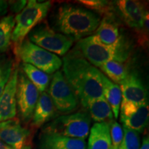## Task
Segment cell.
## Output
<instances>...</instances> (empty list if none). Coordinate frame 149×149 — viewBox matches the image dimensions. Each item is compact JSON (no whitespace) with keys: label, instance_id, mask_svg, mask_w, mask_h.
I'll use <instances>...</instances> for the list:
<instances>
[{"label":"cell","instance_id":"6da1fadb","mask_svg":"<svg viewBox=\"0 0 149 149\" xmlns=\"http://www.w3.org/2000/svg\"><path fill=\"white\" fill-rule=\"evenodd\" d=\"M72 50L63 58L64 76L81 104L104 97L103 73Z\"/></svg>","mask_w":149,"mask_h":149},{"label":"cell","instance_id":"7a4b0ae2","mask_svg":"<svg viewBox=\"0 0 149 149\" xmlns=\"http://www.w3.org/2000/svg\"><path fill=\"white\" fill-rule=\"evenodd\" d=\"M100 17L87 9L64 4L58 9L56 26L63 34L79 40L91 35L97 29Z\"/></svg>","mask_w":149,"mask_h":149},{"label":"cell","instance_id":"3957f363","mask_svg":"<svg viewBox=\"0 0 149 149\" xmlns=\"http://www.w3.org/2000/svg\"><path fill=\"white\" fill-rule=\"evenodd\" d=\"M76 49L87 61L94 66L99 67L109 61L124 63L130 55L127 43L121 37L116 43L107 45L102 43L95 35L81 39L77 42Z\"/></svg>","mask_w":149,"mask_h":149},{"label":"cell","instance_id":"277c9868","mask_svg":"<svg viewBox=\"0 0 149 149\" xmlns=\"http://www.w3.org/2000/svg\"><path fill=\"white\" fill-rule=\"evenodd\" d=\"M21 13L15 18V27L11 41L17 46L23 42L26 36L46 17L51 8V1L38 2L35 0L27 1Z\"/></svg>","mask_w":149,"mask_h":149},{"label":"cell","instance_id":"5b68a950","mask_svg":"<svg viewBox=\"0 0 149 149\" xmlns=\"http://www.w3.org/2000/svg\"><path fill=\"white\" fill-rule=\"evenodd\" d=\"M15 53L23 63L32 65L46 74L55 73L62 65V61L57 55L35 45L29 40H24L16 46Z\"/></svg>","mask_w":149,"mask_h":149},{"label":"cell","instance_id":"8992f818","mask_svg":"<svg viewBox=\"0 0 149 149\" xmlns=\"http://www.w3.org/2000/svg\"><path fill=\"white\" fill-rule=\"evenodd\" d=\"M91 122L88 112L79 111L58 117L46 126L44 132L85 140L90 132Z\"/></svg>","mask_w":149,"mask_h":149},{"label":"cell","instance_id":"52a82bcc","mask_svg":"<svg viewBox=\"0 0 149 149\" xmlns=\"http://www.w3.org/2000/svg\"><path fill=\"white\" fill-rule=\"evenodd\" d=\"M29 41L48 52L64 55L73 44L74 39L56 33L46 24H40L29 34Z\"/></svg>","mask_w":149,"mask_h":149},{"label":"cell","instance_id":"ba28073f","mask_svg":"<svg viewBox=\"0 0 149 149\" xmlns=\"http://www.w3.org/2000/svg\"><path fill=\"white\" fill-rule=\"evenodd\" d=\"M48 93L57 111L70 113L77 107V97L61 71L57 70L54 73Z\"/></svg>","mask_w":149,"mask_h":149},{"label":"cell","instance_id":"9c48e42d","mask_svg":"<svg viewBox=\"0 0 149 149\" xmlns=\"http://www.w3.org/2000/svg\"><path fill=\"white\" fill-rule=\"evenodd\" d=\"M39 91L23 72L18 73L16 101L22 120L29 122L32 119L39 99Z\"/></svg>","mask_w":149,"mask_h":149},{"label":"cell","instance_id":"30bf717a","mask_svg":"<svg viewBox=\"0 0 149 149\" xmlns=\"http://www.w3.org/2000/svg\"><path fill=\"white\" fill-rule=\"evenodd\" d=\"M120 120L123 126L138 133L144 131L148 123V104H137L122 100Z\"/></svg>","mask_w":149,"mask_h":149},{"label":"cell","instance_id":"8fae6325","mask_svg":"<svg viewBox=\"0 0 149 149\" xmlns=\"http://www.w3.org/2000/svg\"><path fill=\"white\" fill-rule=\"evenodd\" d=\"M0 140L14 149H31V132L17 119L0 122Z\"/></svg>","mask_w":149,"mask_h":149},{"label":"cell","instance_id":"7c38bea8","mask_svg":"<svg viewBox=\"0 0 149 149\" xmlns=\"http://www.w3.org/2000/svg\"><path fill=\"white\" fill-rule=\"evenodd\" d=\"M18 68L15 67L0 95V122L12 120L17 114L16 92Z\"/></svg>","mask_w":149,"mask_h":149},{"label":"cell","instance_id":"4fadbf2b","mask_svg":"<svg viewBox=\"0 0 149 149\" xmlns=\"http://www.w3.org/2000/svg\"><path fill=\"white\" fill-rule=\"evenodd\" d=\"M122 100L137 104L148 103L146 88L135 72H128V76L120 84Z\"/></svg>","mask_w":149,"mask_h":149},{"label":"cell","instance_id":"5bb4252c","mask_svg":"<svg viewBox=\"0 0 149 149\" xmlns=\"http://www.w3.org/2000/svg\"><path fill=\"white\" fill-rule=\"evenodd\" d=\"M117 6L124 22L128 26L142 31L144 20V7L140 2L132 0H120Z\"/></svg>","mask_w":149,"mask_h":149},{"label":"cell","instance_id":"9a60e30c","mask_svg":"<svg viewBox=\"0 0 149 149\" xmlns=\"http://www.w3.org/2000/svg\"><path fill=\"white\" fill-rule=\"evenodd\" d=\"M40 149H86V143L84 139L44 132L40 137Z\"/></svg>","mask_w":149,"mask_h":149},{"label":"cell","instance_id":"2e32d148","mask_svg":"<svg viewBox=\"0 0 149 149\" xmlns=\"http://www.w3.org/2000/svg\"><path fill=\"white\" fill-rule=\"evenodd\" d=\"M55 114L56 109L48 93H41L33 112L32 126L40 128L53 118Z\"/></svg>","mask_w":149,"mask_h":149},{"label":"cell","instance_id":"e0dca14e","mask_svg":"<svg viewBox=\"0 0 149 149\" xmlns=\"http://www.w3.org/2000/svg\"><path fill=\"white\" fill-rule=\"evenodd\" d=\"M81 105L88 110L91 118L96 123H111L113 121V112L104 97L88 100Z\"/></svg>","mask_w":149,"mask_h":149},{"label":"cell","instance_id":"ac0fdd59","mask_svg":"<svg viewBox=\"0 0 149 149\" xmlns=\"http://www.w3.org/2000/svg\"><path fill=\"white\" fill-rule=\"evenodd\" d=\"M89 133L87 149H111L110 123H95Z\"/></svg>","mask_w":149,"mask_h":149},{"label":"cell","instance_id":"d6986e66","mask_svg":"<svg viewBox=\"0 0 149 149\" xmlns=\"http://www.w3.org/2000/svg\"><path fill=\"white\" fill-rule=\"evenodd\" d=\"M95 31V36L98 40L107 45L115 44L121 37L118 26L110 18V16H107L100 22Z\"/></svg>","mask_w":149,"mask_h":149},{"label":"cell","instance_id":"ffe728a7","mask_svg":"<svg viewBox=\"0 0 149 149\" xmlns=\"http://www.w3.org/2000/svg\"><path fill=\"white\" fill-rule=\"evenodd\" d=\"M102 81L104 85V98L111 107L115 119H117L122 99L120 86L113 82L104 74H102Z\"/></svg>","mask_w":149,"mask_h":149},{"label":"cell","instance_id":"44dd1931","mask_svg":"<svg viewBox=\"0 0 149 149\" xmlns=\"http://www.w3.org/2000/svg\"><path fill=\"white\" fill-rule=\"evenodd\" d=\"M22 69L25 75L36 87L39 92L43 93L46 90L51 80L50 76L48 74L35 68L32 65L25 63H23L22 64Z\"/></svg>","mask_w":149,"mask_h":149},{"label":"cell","instance_id":"7402d4cb","mask_svg":"<svg viewBox=\"0 0 149 149\" xmlns=\"http://www.w3.org/2000/svg\"><path fill=\"white\" fill-rule=\"evenodd\" d=\"M99 68L116 84H121L128 76V71L123 63L109 61L104 63Z\"/></svg>","mask_w":149,"mask_h":149},{"label":"cell","instance_id":"603a6c76","mask_svg":"<svg viewBox=\"0 0 149 149\" xmlns=\"http://www.w3.org/2000/svg\"><path fill=\"white\" fill-rule=\"evenodd\" d=\"M15 24V18L11 15L0 19V54L6 51L10 45Z\"/></svg>","mask_w":149,"mask_h":149},{"label":"cell","instance_id":"cb8c5ba5","mask_svg":"<svg viewBox=\"0 0 149 149\" xmlns=\"http://www.w3.org/2000/svg\"><path fill=\"white\" fill-rule=\"evenodd\" d=\"M123 139L119 149H140L139 133L123 126Z\"/></svg>","mask_w":149,"mask_h":149},{"label":"cell","instance_id":"d4e9b609","mask_svg":"<svg viewBox=\"0 0 149 149\" xmlns=\"http://www.w3.org/2000/svg\"><path fill=\"white\" fill-rule=\"evenodd\" d=\"M13 63L12 59L8 58L6 56L0 57V95L10 77L13 70Z\"/></svg>","mask_w":149,"mask_h":149},{"label":"cell","instance_id":"484cf974","mask_svg":"<svg viewBox=\"0 0 149 149\" xmlns=\"http://www.w3.org/2000/svg\"><path fill=\"white\" fill-rule=\"evenodd\" d=\"M81 4L85 6L86 8L95 11L99 13L105 14L107 16L111 15V6L107 1H102V0H81L78 1Z\"/></svg>","mask_w":149,"mask_h":149},{"label":"cell","instance_id":"4316f807","mask_svg":"<svg viewBox=\"0 0 149 149\" xmlns=\"http://www.w3.org/2000/svg\"><path fill=\"white\" fill-rule=\"evenodd\" d=\"M122 127L116 121L110 123V135H111V149H119L123 139Z\"/></svg>","mask_w":149,"mask_h":149},{"label":"cell","instance_id":"83f0119b","mask_svg":"<svg viewBox=\"0 0 149 149\" xmlns=\"http://www.w3.org/2000/svg\"><path fill=\"white\" fill-rule=\"evenodd\" d=\"M11 11L14 13L19 14L25 8L27 4V1L20 0V1H10L8 2Z\"/></svg>","mask_w":149,"mask_h":149},{"label":"cell","instance_id":"f1b7e54d","mask_svg":"<svg viewBox=\"0 0 149 149\" xmlns=\"http://www.w3.org/2000/svg\"><path fill=\"white\" fill-rule=\"evenodd\" d=\"M8 1L0 0V19L3 17V16L8 12Z\"/></svg>","mask_w":149,"mask_h":149},{"label":"cell","instance_id":"f546056e","mask_svg":"<svg viewBox=\"0 0 149 149\" xmlns=\"http://www.w3.org/2000/svg\"><path fill=\"white\" fill-rule=\"evenodd\" d=\"M140 149H149V139L148 136L143 138L142 144L140 146Z\"/></svg>","mask_w":149,"mask_h":149},{"label":"cell","instance_id":"4dcf8cb0","mask_svg":"<svg viewBox=\"0 0 149 149\" xmlns=\"http://www.w3.org/2000/svg\"><path fill=\"white\" fill-rule=\"evenodd\" d=\"M8 146L7 144H6L3 141L0 140V149H7L8 148Z\"/></svg>","mask_w":149,"mask_h":149},{"label":"cell","instance_id":"1f68e13d","mask_svg":"<svg viewBox=\"0 0 149 149\" xmlns=\"http://www.w3.org/2000/svg\"><path fill=\"white\" fill-rule=\"evenodd\" d=\"M7 149H14V148H10V147H8V148Z\"/></svg>","mask_w":149,"mask_h":149}]
</instances>
